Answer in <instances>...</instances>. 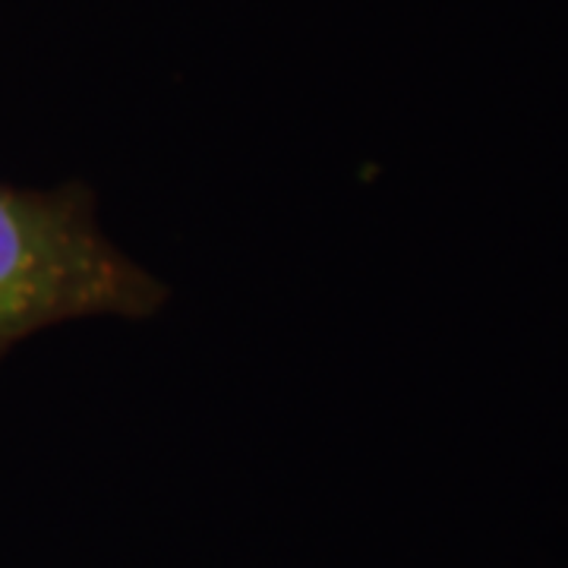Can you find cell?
Here are the masks:
<instances>
[{"instance_id":"6da1fadb","label":"cell","mask_w":568,"mask_h":568,"mask_svg":"<svg viewBox=\"0 0 568 568\" xmlns=\"http://www.w3.org/2000/svg\"><path fill=\"white\" fill-rule=\"evenodd\" d=\"M164 304L168 287L104 237L85 186L32 193L0 183V357L48 325L149 320Z\"/></svg>"}]
</instances>
